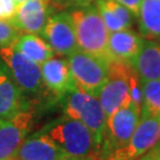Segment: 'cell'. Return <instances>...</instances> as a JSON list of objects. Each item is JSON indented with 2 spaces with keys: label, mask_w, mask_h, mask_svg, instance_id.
Listing matches in <instances>:
<instances>
[{
  "label": "cell",
  "mask_w": 160,
  "mask_h": 160,
  "mask_svg": "<svg viewBox=\"0 0 160 160\" xmlns=\"http://www.w3.org/2000/svg\"><path fill=\"white\" fill-rule=\"evenodd\" d=\"M58 147L70 158L92 160L97 149L96 142L89 128L77 119L67 116L53 122L44 129Z\"/></svg>",
  "instance_id": "obj_2"
},
{
  "label": "cell",
  "mask_w": 160,
  "mask_h": 160,
  "mask_svg": "<svg viewBox=\"0 0 160 160\" xmlns=\"http://www.w3.org/2000/svg\"><path fill=\"white\" fill-rule=\"evenodd\" d=\"M20 31L7 20H0V49L13 44L19 37Z\"/></svg>",
  "instance_id": "obj_21"
},
{
  "label": "cell",
  "mask_w": 160,
  "mask_h": 160,
  "mask_svg": "<svg viewBox=\"0 0 160 160\" xmlns=\"http://www.w3.org/2000/svg\"><path fill=\"white\" fill-rule=\"evenodd\" d=\"M63 160H87V159H75V158H68V159H63Z\"/></svg>",
  "instance_id": "obj_30"
},
{
  "label": "cell",
  "mask_w": 160,
  "mask_h": 160,
  "mask_svg": "<svg viewBox=\"0 0 160 160\" xmlns=\"http://www.w3.org/2000/svg\"><path fill=\"white\" fill-rule=\"evenodd\" d=\"M24 109L22 89L0 69V123L10 120Z\"/></svg>",
  "instance_id": "obj_16"
},
{
  "label": "cell",
  "mask_w": 160,
  "mask_h": 160,
  "mask_svg": "<svg viewBox=\"0 0 160 160\" xmlns=\"http://www.w3.org/2000/svg\"><path fill=\"white\" fill-rule=\"evenodd\" d=\"M67 61L76 86L90 95L98 96L108 78L109 61L81 50L69 55Z\"/></svg>",
  "instance_id": "obj_4"
},
{
  "label": "cell",
  "mask_w": 160,
  "mask_h": 160,
  "mask_svg": "<svg viewBox=\"0 0 160 160\" xmlns=\"http://www.w3.org/2000/svg\"><path fill=\"white\" fill-rule=\"evenodd\" d=\"M24 1H26V0H14V2H16L17 5H19V4H22V2H24Z\"/></svg>",
  "instance_id": "obj_28"
},
{
  "label": "cell",
  "mask_w": 160,
  "mask_h": 160,
  "mask_svg": "<svg viewBox=\"0 0 160 160\" xmlns=\"http://www.w3.org/2000/svg\"><path fill=\"white\" fill-rule=\"evenodd\" d=\"M159 141H160V140H159Z\"/></svg>",
  "instance_id": "obj_31"
},
{
  "label": "cell",
  "mask_w": 160,
  "mask_h": 160,
  "mask_svg": "<svg viewBox=\"0 0 160 160\" xmlns=\"http://www.w3.org/2000/svg\"><path fill=\"white\" fill-rule=\"evenodd\" d=\"M129 64L137 71L141 82L160 78V44L145 39L140 52Z\"/></svg>",
  "instance_id": "obj_15"
},
{
  "label": "cell",
  "mask_w": 160,
  "mask_h": 160,
  "mask_svg": "<svg viewBox=\"0 0 160 160\" xmlns=\"http://www.w3.org/2000/svg\"><path fill=\"white\" fill-rule=\"evenodd\" d=\"M141 116L160 118V78L141 82Z\"/></svg>",
  "instance_id": "obj_20"
},
{
  "label": "cell",
  "mask_w": 160,
  "mask_h": 160,
  "mask_svg": "<svg viewBox=\"0 0 160 160\" xmlns=\"http://www.w3.org/2000/svg\"><path fill=\"white\" fill-rule=\"evenodd\" d=\"M106 160H116V159H115V158L113 157V155L110 154L109 157H107V158H106Z\"/></svg>",
  "instance_id": "obj_29"
},
{
  "label": "cell",
  "mask_w": 160,
  "mask_h": 160,
  "mask_svg": "<svg viewBox=\"0 0 160 160\" xmlns=\"http://www.w3.org/2000/svg\"><path fill=\"white\" fill-rule=\"evenodd\" d=\"M160 140V118L141 116L131 139L123 146L113 149L116 160H135L146 154Z\"/></svg>",
  "instance_id": "obj_6"
},
{
  "label": "cell",
  "mask_w": 160,
  "mask_h": 160,
  "mask_svg": "<svg viewBox=\"0 0 160 160\" xmlns=\"http://www.w3.org/2000/svg\"><path fill=\"white\" fill-rule=\"evenodd\" d=\"M65 113L67 116L82 121L89 128L94 135L97 148L100 149L106 138L107 116L103 112L98 97L76 87L68 94Z\"/></svg>",
  "instance_id": "obj_3"
},
{
  "label": "cell",
  "mask_w": 160,
  "mask_h": 160,
  "mask_svg": "<svg viewBox=\"0 0 160 160\" xmlns=\"http://www.w3.org/2000/svg\"><path fill=\"white\" fill-rule=\"evenodd\" d=\"M138 20L143 38L160 44V0H142Z\"/></svg>",
  "instance_id": "obj_19"
},
{
  "label": "cell",
  "mask_w": 160,
  "mask_h": 160,
  "mask_svg": "<svg viewBox=\"0 0 160 160\" xmlns=\"http://www.w3.org/2000/svg\"><path fill=\"white\" fill-rule=\"evenodd\" d=\"M141 118V109L133 103L116 109L107 118L106 135L113 149L123 146L131 139Z\"/></svg>",
  "instance_id": "obj_11"
},
{
  "label": "cell",
  "mask_w": 160,
  "mask_h": 160,
  "mask_svg": "<svg viewBox=\"0 0 160 160\" xmlns=\"http://www.w3.org/2000/svg\"><path fill=\"white\" fill-rule=\"evenodd\" d=\"M43 84L57 96H64L76 88L67 59L52 57L40 65Z\"/></svg>",
  "instance_id": "obj_13"
},
{
  "label": "cell",
  "mask_w": 160,
  "mask_h": 160,
  "mask_svg": "<svg viewBox=\"0 0 160 160\" xmlns=\"http://www.w3.org/2000/svg\"><path fill=\"white\" fill-rule=\"evenodd\" d=\"M13 44L22 53L39 65L55 56L49 43L37 33H20Z\"/></svg>",
  "instance_id": "obj_18"
},
{
  "label": "cell",
  "mask_w": 160,
  "mask_h": 160,
  "mask_svg": "<svg viewBox=\"0 0 160 160\" xmlns=\"http://www.w3.org/2000/svg\"><path fill=\"white\" fill-rule=\"evenodd\" d=\"M50 1V6L53 11H57V10H64L68 7L67 4V0H49Z\"/></svg>",
  "instance_id": "obj_25"
},
{
  "label": "cell",
  "mask_w": 160,
  "mask_h": 160,
  "mask_svg": "<svg viewBox=\"0 0 160 160\" xmlns=\"http://www.w3.org/2000/svg\"><path fill=\"white\" fill-rule=\"evenodd\" d=\"M116 1L122 4L125 7H127L135 17H138V13H139V10H140L142 0H116Z\"/></svg>",
  "instance_id": "obj_23"
},
{
  "label": "cell",
  "mask_w": 160,
  "mask_h": 160,
  "mask_svg": "<svg viewBox=\"0 0 160 160\" xmlns=\"http://www.w3.org/2000/svg\"><path fill=\"white\" fill-rule=\"evenodd\" d=\"M109 32L131 29L133 13L116 0H94Z\"/></svg>",
  "instance_id": "obj_17"
},
{
  "label": "cell",
  "mask_w": 160,
  "mask_h": 160,
  "mask_svg": "<svg viewBox=\"0 0 160 160\" xmlns=\"http://www.w3.org/2000/svg\"><path fill=\"white\" fill-rule=\"evenodd\" d=\"M132 70L133 67L126 62H109L108 78L97 96L107 118L116 109L132 103L129 84Z\"/></svg>",
  "instance_id": "obj_5"
},
{
  "label": "cell",
  "mask_w": 160,
  "mask_h": 160,
  "mask_svg": "<svg viewBox=\"0 0 160 160\" xmlns=\"http://www.w3.org/2000/svg\"><path fill=\"white\" fill-rule=\"evenodd\" d=\"M135 160H160V153L154 152V151H149V152H147V154L141 155L140 158H138Z\"/></svg>",
  "instance_id": "obj_26"
},
{
  "label": "cell",
  "mask_w": 160,
  "mask_h": 160,
  "mask_svg": "<svg viewBox=\"0 0 160 160\" xmlns=\"http://www.w3.org/2000/svg\"><path fill=\"white\" fill-rule=\"evenodd\" d=\"M70 158L46 133L26 138L11 160H63Z\"/></svg>",
  "instance_id": "obj_12"
},
{
  "label": "cell",
  "mask_w": 160,
  "mask_h": 160,
  "mask_svg": "<svg viewBox=\"0 0 160 160\" xmlns=\"http://www.w3.org/2000/svg\"><path fill=\"white\" fill-rule=\"evenodd\" d=\"M0 58L7 65L14 82L22 90L29 92H39L43 84L39 64L26 57L14 44L0 49Z\"/></svg>",
  "instance_id": "obj_7"
},
{
  "label": "cell",
  "mask_w": 160,
  "mask_h": 160,
  "mask_svg": "<svg viewBox=\"0 0 160 160\" xmlns=\"http://www.w3.org/2000/svg\"><path fill=\"white\" fill-rule=\"evenodd\" d=\"M74 22L78 50L112 61L108 49L109 31L95 6L74 7L70 11Z\"/></svg>",
  "instance_id": "obj_1"
},
{
  "label": "cell",
  "mask_w": 160,
  "mask_h": 160,
  "mask_svg": "<svg viewBox=\"0 0 160 160\" xmlns=\"http://www.w3.org/2000/svg\"><path fill=\"white\" fill-rule=\"evenodd\" d=\"M52 10L49 0H26L17 5L11 22L20 32L40 34L45 28Z\"/></svg>",
  "instance_id": "obj_10"
},
{
  "label": "cell",
  "mask_w": 160,
  "mask_h": 160,
  "mask_svg": "<svg viewBox=\"0 0 160 160\" xmlns=\"http://www.w3.org/2000/svg\"><path fill=\"white\" fill-rule=\"evenodd\" d=\"M33 120L30 110H20L10 120L0 123V160H11L26 139Z\"/></svg>",
  "instance_id": "obj_9"
},
{
  "label": "cell",
  "mask_w": 160,
  "mask_h": 160,
  "mask_svg": "<svg viewBox=\"0 0 160 160\" xmlns=\"http://www.w3.org/2000/svg\"><path fill=\"white\" fill-rule=\"evenodd\" d=\"M43 38L49 43L55 53L69 56L78 50L74 22L69 11H59L50 16L42 32Z\"/></svg>",
  "instance_id": "obj_8"
},
{
  "label": "cell",
  "mask_w": 160,
  "mask_h": 160,
  "mask_svg": "<svg viewBox=\"0 0 160 160\" xmlns=\"http://www.w3.org/2000/svg\"><path fill=\"white\" fill-rule=\"evenodd\" d=\"M143 43L145 38L142 36L131 29L109 32L108 49L112 61L131 63L140 52Z\"/></svg>",
  "instance_id": "obj_14"
},
{
  "label": "cell",
  "mask_w": 160,
  "mask_h": 160,
  "mask_svg": "<svg viewBox=\"0 0 160 160\" xmlns=\"http://www.w3.org/2000/svg\"><path fill=\"white\" fill-rule=\"evenodd\" d=\"M151 151H154V152H158V153H160V141L157 145H155L153 148L151 149Z\"/></svg>",
  "instance_id": "obj_27"
},
{
  "label": "cell",
  "mask_w": 160,
  "mask_h": 160,
  "mask_svg": "<svg viewBox=\"0 0 160 160\" xmlns=\"http://www.w3.org/2000/svg\"><path fill=\"white\" fill-rule=\"evenodd\" d=\"M17 10L14 0H0V20L10 22Z\"/></svg>",
  "instance_id": "obj_22"
},
{
  "label": "cell",
  "mask_w": 160,
  "mask_h": 160,
  "mask_svg": "<svg viewBox=\"0 0 160 160\" xmlns=\"http://www.w3.org/2000/svg\"><path fill=\"white\" fill-rule=\"evenodd\" d=\"M94 0H67L68 7H84V6L92 5V2Z\"/></svg>",
  "instance_id": "obj_24"
}]
</instances>
